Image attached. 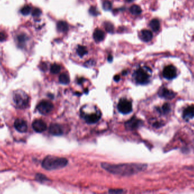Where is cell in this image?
I'll list each match as a JSON object with an SVG mask.
<instances>
[{"label":"cell","instance_id":"6da1fadb","mask_svg":"<svg viewBox=\"0 0 194 194\" xmlns=\"http://www.w3.org/2000/svg\"><path fill=\"white\" fill-rule=\"evenodd\" d=\"M101 166L109 173L121 176H130L144 171L146 165L141 164H110L102 163Z\"/></svg>","mask_w":194,"mask_h":194},{"label":"cell","instance_id":"7a4b0ae2","mask_svg":"<svg viewBox=\"0 0 194 194\" xmlns=\"http://www.w3.org/2000/svg\"><path fill=\"white\" fill-rule=\"evenodd\" d=\"M68 163V160L65 158L49 156L43 160L42 166L47 170H54L65 167Z\"/></svg>","mask_w":194,"mask_h":194},{"label":"cell","instance_id":"3957f363","mask_svg":"<svg viewBox=\"0 0 194 194\" xmlns=\"http://www.w3.org/2000/svg\"><path fill=\"white\" fill-rule=\"evenodd\" d=\"M13 102L18 108H26L29 103V97L26 92L18 89L13 92Z\"/></svg>","mask_w":194,"mask_h":194},{"label":"cell","instance_id":"277c9868","mask_svg":"<svg viewBox=\"0 0 194 194\" xmlns=\"http://www.w3.org/2000/svg\"><path fill=\"white\" fill-rule=\"evenodd\" d=\"M133 78L137 84L145 85L149 82L150 75L147 69L140 68L135 72Z\"/></svg>","mask_w":194,"mask_h":194},{"label":"cell","instance_id":"5b68a950","mask_svg":"<svg viewBox=\"0 0 194 194\" xmlns=\"http://www.w3.org/2000/svg\"><path fill=\"white\" fill-rule=\"evenodd\" d=\"M54 109V105L47 100H43L37 105V111L42 115H47Z\"/></svg>","mask_w":194,"mask_h":194},{"label":"cell","instance_id":"8992f818","mask_svg":"<svg viewBox=\"0 0 194 194\" xmlns=\"http://www.w3.org/2000/svg\"><path fill=\"white\" fill-rule=\"evenodd\" d=\"M118 109L123 114H128L132 111L131 102L127 99H121L118 105Z\"/></svg>","mask_w":194,"mask_h":194},{"label":"cell","instance_id":"52a82bcc","mask_svg":"<svg viewBox=\"0 0 194 194\" xmlns=\"http://www.w3.org/2000/svg\"><path fill=\"white\" fill-rule=\"evenodd\" d=\"M177 75V69L173 65H169L163 69V77L167 80H172L176 78Z\"/></svg>","mask_w":194,"mask_h":194},{"label":"cell","instance_id":"ba28073f","mask_svg":"<svg viewBox=\"0 0 194 194\" xmlns=\"http://www.w3.org/2000/svg\"><path fill=\"white\" fill-rule=\"evenodd\" d=\"M141 125H142V121H141L140 120L137 119L135 117H132L131 119L129 120L127 122L125 123L126 129L129 130L136 129Z\"/></svg>","mask_w":194,"mask_h":194},{"label":"cell","instance_id":"9c48e42d","mask_svg":"<svg viewBox=\"0 0 194 194\" xmlns=\"http://www.w3.org/2000/svg\"><path fill=\"white\" fill-rule=\"evenodd\" d=\"M32 128L37 133L43 132L47 129V124L41 120H36L32 123Z\"/></svg>","mask_w":194,"mask_h":194},{"label":"cell","instance_id":"30bf717a","mask_svg":"<svg viewBox=\"0 0 194 194\" xmlns=\"http://www.w3.org/2000/svg\"><path fill=\"white\" fill-rule=\"evenodd\" d=\"M14 127L18 132L21 133L26 132L28 128L27 123L21 119H18L15 121Z\"/></svg>","mask_w":194,"mask_h":194},{"label":"cell","instance_id":"8fae6325","mask_svg":"<svg viewBox=\"0 0 194 194\" xmlns=\"http://www.w3.org/2000/svg\"><path fill=\"white\" fill-rule=\"evenodd\" d=\"M49 132L53 136H61L63 133V130L61 125L58 124H52L49 128Z\"/></svg>","mask_w":194,"mask_h":194},{"label":"cell","instance_id":"7c38bea8","mask_svg":"<svg viewBox=\"0 0 194 194\" xmlns=\"http://www.w3.org/2000/svg\"><path fill=\"white\" fill-rule=\"evenodd\" d=\"M158 95L160 97L166 99H173L176 95L173 91L165 88L161 89L158 92Z\"/></svg>","mask_w":194,"mask_h":194},{"label":"cell","instance_id":"4fadbf2b","mask_svg":"<svg viewBox=\"0 0 194 194\" xmlns=\"http://www.w3.org/2000/svg\"><path fill=\"white\" fill-rule=\"evenodd\" d=\"M183 118L186 121L194 118V106H189L184 110Z\"/></svg>","mask_w":194,"mask_h":194},{"label":"cell","instance_id":"5bb4252c","mask_svg":"<svg viewBox=\"0 0 194 194\" xmlns=\"http://www.w3.org/2000/svg\"><path fill=\"white\" fill-rule=\"evenodd\" d=\"M101 118V116L97 113H92L89 115H85L84 116V119L85 121L89 124H95Z\"/></svg>","mask_w":194,"mask_h":194},{"label":"cell","instance_id":"9a60e30c","mask_svg":"<svg viewBox=\"0 0 194 194\" xmlns=\"http://www.w3.org/2000/svg\"><path fill=\"white\" fill-rule=\"evenodd\" d=\"M141 38L144 42H148L153 38V34L148 30H143L141 31Z\"/></svg>","mask_w":194,"mask_h":194},{"label":"cell","instance_id":"2e32d148","mask_svg":"<svg viewBox=\"0 0 194 194\" xmlns=\"http://www.w3.org/2000/svg\"><path fill=\"white\" fill-rule=\"evenodd\" d=\"M93 38L97 42H101L105 38V33L103 31L100 29H96L94 32Z\"/></svg>","mask_w":194,"mask_h":194},{"label":"cell","instance_id":"e0dca14e","mask_svg":"<svg viewBox=\"0 0 194 194\" xmlns=\"http://www.w3.org/2000/svg\"><path fill=\"white\" fill-rule=\"evenodd\" d=\"M58 30L61 33H66L69 29L68 25L64 21H59L57 24Z\"/></svg>","mask_w":194,"mask_h":194},{"label":"cell","instance_id":"ac0fdd59","mask_svg":"<svg viewBox=\"0 0 194 194\" xmlns=\"http://www.w3.org/2000/svg\"><path fill=\"white\" fill-rule=\"evenodd\" d=\"M149 26L152 30L154 32H157L160 29V21L157 19H153L150 21Z\"/></svg>","mask_w":194,"mask_h":194},{"label":"cell","instance_id":"d6986e66","mask_svg":"<svg viewBox=\"0 0 194 194\" xmlns=\"http://www.w3.org/2000/svg\"><path fill=\"white\" fill-rule=\"evenodd\" d=\"M129 11L133 15H139L141 13L142 10L141 8L137 5H133L130 7Z\"/></svg>","mask_w":194,"mask_h":194},{"label":"cell","instance_id":"ffe728a7","mask_svg":"<svg viewBox=\"0 0 194 194\" xmlns=\"http://www.w3.org/2000/svg\"><path fill=\"white\" fill-rule=\"evenodd\" d=\"M88 52V51L87 50V48L83 46H79L77 49V53L78 56L81 58H82L84 55L87 54Z\"/></svg>","mask_w":194,"mask_h":194},{"label":"cell","instance_id":"44dd1931","mask_svg":"<svg viewBox=\"0 0 194 194\" xmlns=\"http://www.w3.org/2000/svg\"><path fill=\"white\" fill-rule=\"evenodd\" d=\"M59 82L63 84H68L70 82V79L67 74L63 73L59 76Z\"/></svg>","mask_w":194,"mask_h":194},{"label":"cell","instance_id":"7402d4cb","mask_svg":"<svg viewBox=\"0 0 194 194\" xmlns=\"http://www.w3.org/2000/svg\"><path fill=\"white\" fill-rule=\"evenodd\" d=\"M50 70H51V72L52 74H58L59 72L60 71L61 67H60V66L58 65L54 64V65H51Z\"/></svg>","mask_w":194,"mask_h":194},{"label":"cell","instance_id":"603a6c76","mask_svg":"<svg viewBox=\"0 0 194 194\" xmlns=\"http://www.w3.org/2000/svg\"><path fill=\"white\" fill-rule=\"evenodd\" d=\"M104 26H105V28L106 30L107 31L108 33H112V32L114 31V25L111 23L109 22H105Z\"/></svg>","mask_w":194,"mask_h":194},{"label":"cell","instance_id":"cb8c5ba5","mask_svg":"<svg viewBox=\"0 0 194 194\" xmlns=\"http://www.w3.org/2000/svg\"><path fill=\"white\" fill-rule=\"evenodd\" d=\"M31 10V7L28 5H26L21 9L20 12L24 16H27L30 13Z\"/></svg>","mask_w":194,"mask_h":194},{"label":"cell","instance_id":"d4e9b609","mask_svg":"<svg viewBox=\"0 0 194 194\" xmlns=\"http://www.w3.org/2000/svg\"><path fill=\"white\" fill-rule=\"evenodd\" d=\"M159 111H160V112L162 114L167 113L170 111V106L168 104H165L162 106L161 108L159 109Z\"/></svg>","mask_w":194,"mask_h":194},{"label":"cell","instance_id":"484cf974","mask_svg":"<svg viewBox=\"0 0 194 194\" xmlns=\"http://www.w3.org/2000/svg\"><path fill=\"white\" fill-rule=\"evenodd\" d=\"M112 7V3L109 1H105L103 3V8L105 10H110Z\"/></svg>","mask_w":194,"mask_h":194},{"label":"cell","instance_id":"4316f807","mask_svg":"<svg viewBox=\"0 0 194 194\" xmlns=\"http://www.w3.org/2000/svg\"><path fill=\"white\" fill-rule=\"evenodd\" d=\"M89 13L91 14L93 16H96L97 15H98L99 12L98 10L97 9V8L94 7H90V9H89Z\"/></svg>","mask_w":194,"mask_h":194},{"label":"cell","instance_id":"83f0119b","mask_svg":"<svg viewBox=\"0 0 194 194\" xmlns=\"http://www.w3.org/2000/svg\"><path fill=\"white\" fill-rule=\"evenodd\" d=\"M41 10L39 9H37V8L34 9L33 11H32V16L34 17H39L41 15Z\"/></svg>","mask_w":194,"mask_h":194},{"label":"cell","instance_id":"f1b7e54d","mask_svg":"<svg viewBox=\"0 0 194 194\" xmlns=\"http://www.w3.org/2000/svg\"><path fill=\"white\" fill-rule=\"evenodd\" d=\"M6 38V35L5 33H3L2 32L0 33V41H5Z\"/></svg>","mask_w":194,"mask_h":194},{"label":"cell","instance_id":"f546056e","mask_svg":"<svg viewBox=\"0 0 194 194\" xmlns=\"http://www.w3.org/2000/svg\"><path fill=\"white\" fill-rule=\"evenodd\" d=\"M109 192H111V193H120V192H122V190H110L109 191Z\"/></svg>","mask_w":194,"mask_h":194},{"label":"cell","instance_id":"4dcf8cb0","mask_svg":"<svg viewBox=\"0 0 194 194\" xmlns=\"http://www.w3.org/2000/svg\"><path fill=\"white\" fill-rule=\"evenodd\" d=\"M107 60H108V61H109V62H111V61H112L113 57H112V56L111 55H109V56H108V58H107Z\"/></svg>","mask_w":194,"mask_h":194},{"label":"cell","instance_id":"1f68e13d","mask_svg":"<svg viewBox=\"0 0 194 194\" xmlns=\"http://www.w3.org/2000/svg\"><path fill=\"white\" fill-rule=\"evenodd\" d=\"M119 80H120V76L119 75H116L114 76V80L116 82H118Z\"/></svg>","mask_w":194,"mask_h":194},{"label":"cell","instance_id":"d6a6232c","mask_svg":"<svg viewBox=\"0 0 194 194\" xmlns=\"http://www.w3.org/2000/svg\"><path fill=\"white\" fill-rule=\"evenodd\" d=\"M126 2H132L134 0H126Z\"/></svg>","mask_w":194,"mask_h":194}]
</instances>
